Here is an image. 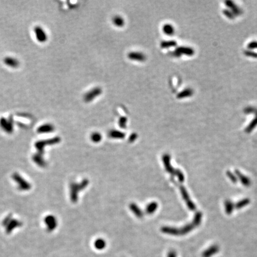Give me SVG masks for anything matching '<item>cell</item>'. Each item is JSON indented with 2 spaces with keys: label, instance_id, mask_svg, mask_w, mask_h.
I'll return each instance as SVG.
<instances>
[{
  "label": "cell",
  "instance_id": "8",
  "mask_svg": "<svg viewBox=\"0 0 257 257\" xmlns=\"http://www.w3.org/2000/svg\"><path fill=\"white\" fill-rule=\"evenodd\" d=\"M219 251V248L217 245H212L202 253V257H211L217 254Z\"/></svg>",
  "mask_w": 257,
  "mask_h": 257
},
{
  "label": "cell",
  "instance_id": "22",
  "mask_svg": "<svg viewBox=\"0 0 257 257\" xmlns=\"http://www.w3.org/2000/svg\"><path fill=\"white\" fill-rule=\"evenodd\" d=\"M225 207H226V211L227 213H230L232 211V207H233V204L230 201H227L225 203Z\"/></svg>",
  "mask_w": 257,
  "mask_h": 257
},
{
  "label": "cell",
  "instance_id": "6",
  "mask_svg": "<svg viewBox=\"0 0 257 257\" xmlns=\"http://www.w3.org/2000/svg\"><path fill=\"white\" fill-rule=\"evenodd\" d=\"M128 58L137 62H144L146 59L144 54L141 52H131L128 54Z\"/></svg>",
  "mask_w": 257,
  "mask_h": 257
},
{
  "label": "cell",
  "instance_id": "25",
  "mask_svg": "<svg viewBox=\"0 0 257 257\" xmlns=\"http://www.w3.org/2000/svg\"><path fill=\"white\" fill-rule=\"evenodd\" d=\"M137 135L136 134H135V133H133L130 136V138H129V141L130 142H133V141H135V140H136V138H137Z\"/></svg>",
  "mask_w": 257,
  "mask_h": 257
},
{
  "label": "cell",
  "instance_id": "2",
  "mask_svg": "<svg viewBox=\"0 0 257 257\" xmlns=\"http://www.w3.org/2000/svg\"><path fill=\"white\" fill-rule=\"evenodd\" d=\"M102 93V89L100 88L96 87L90 90L84 95V100L86 102L92 101L96 97L101 95Z\"/></svg>",
  "mask_w": 257,
  "mask_h": 257
},
{
  "label": "cell",
  "instance_id": "24",
  "mask_svg": "<svg viewBox=\"0 0 257 257\" xmlns=\"http://www.w3.org/2000/svg\"><path fill=\"white\" fill-rule=\"evenodd\" d=\"M167 257H177V253L176 251L173 250L170 251L167 255Z\"/></svg>",
  "mask_w": 257,
  "mask_h": 257
},
{
  "label": "cell",
  "instance_id": "19",
  "mask_svg": "<svg viewBox=\"0 0 257 257\" xmlns=\"http://www.w3.org/2000/svg\"><path fill=\"white\" fill-rule=\"evenodd\" d=\"M52 130H53V126L49 124H47V125L41 126L38 129V131L39 132H48L52 131Z\"/></svg>",
  "mask_w": 257,
  "mask_h": 257
},
{
  "label": "cell",
  "instance_id": "7",
  "mask_svg": "<svg viewBox=\"0 0 257 257\" xmlns=\"http://www.w3.org/2000/svg\"><path fill=\"white\" fill-rule=\"evenodd\" d=\"M3 62L4 64L12 68H17L19 65V62L12 57H6L4 58Z\"/></svg>",
  "mask_w": 257,
  "mask_h": 257
},
{
  "label": "cell",
  "instance_id": "15",
  "mask_svg": "<svg viewBox=\"0 0 257 257\" xmlns=\"http://www.w3.org/2000/svg\"><path fill=\"white\" fill-rule=\"evenodd\" d=\"M0 125L4 129H5L8 131H10L12 129L10 122H9L6 118H1L0 119Z\"/></svg>",
  "mask_w": 257,
  "mask_h": 257
},
{
  "label": "cell",
  "instance_id": "5",
  "mask_svg": "<svg viewBox=\"0 0 257 257\" xmlns=\"http://www.w3.org/2000/svg\"><path fill=\"white\" fill-rule=\"evenodd\" d=\"M180 192L182 193V195L183 196V199L186 202V204H187V205L188 206V207L191 210H194L196 207L194 205V204H193L192 202L190 200L189 195L186 192V190L185 189V188L183 186H180Z\"/></svg>",
  "mask_w": 257,
  "mask_h": 257
},
{
  "label": "cell",
  "instance_id": "10",
  "mask_svg": "<svg viewBox=\"0 0 257 257\" xmlns=\"http://www.w3.org/2000/svg\"><path fill=\"white\" fill-rule=\"evenodd\" d=\"M108 136L112 139H123L125 137V134L118 130H112L108 133Z\"/></svg>",
  "mask_w": 257,
  "mask_h": 257
},
{
  "label": "cell",
  "instance_id": "17",
  "mask_svg": "<svg viewBox=\"0 0 257 257\" xmlns=\"http://www.w3.org/2000/svg\"><path fill=\"white\" fill-rule=\"evenodd\" d=\"M192 94V91L189 89H187L185 90H183L182 92L179 93L177 95V98H186L188 96H189L191 95Z\"/></svg>",
  "mask_w": 257,
  "mask_h": 257
},
{
  "label": "cell",
  "instance_id": "1",
  "mask_svg": "<svg viewBox=\"0 0 257 257\" xmlns=\"http://www.w3.org/2000/svg\"><path fill=\"white\" fill-rule=\"evenodd\" d=\"M162 161L165 168L168 173L171 174L172 176L176 175L180 182L184 180V176L183 173L179 170H175L170 164V156L169 154H164L162 156Z\"/></svg>",
  "mask_w": 257,
  "mask_h": 257
},
{
  "label": "cell",
  "instance_id": "20",
  "mask_svg": "<svg viewBox=\"0 0 257 257\" xmlns=\"http://www.w3.org/2000/svg\"><path fill=\"white\" fill-rule=\"evenodd\" d=\"M237 173H238V175L240 176L241 182H242V183H243V184H244V185H245L246 186L249 185L250 184V181H249V180L248 179V178H247V177H245L244 176H242V175H241V173H240L239 172H237Z\"/></svg>",
  "mask_w": 257,
  "mask_h": 257
},
{
  "label": "cell",
  "instance_id": "18",
  "mask_svg": "<svg viewBox=\"0 0 257 257\" xmlns=\"http://www.w3.org/2000/svg\"><path fill=\"white\" fill-rule=\"evenodd\" d=\"M176 45V42L173 41H164L162 42L161 44V47L162 48H167L169 47H175Z\"/></svg>",
  "mask_w": 257,
  "mask_h": 257
},
{
  "label": "cell",
  "instance_id": "16",
  "mask_svg": "<svg viewBox=\"0 0 257 257\" xmlns=\"http://www.w3.org/2000/svg\"><path fill=\"white\" fill-rule=\"evenodd\" d=\"M91 139L92 142L95 143H98L101 141L102 135L98 132H94L91 135Z\"/></svg>",
  "mask_w": 257,
  "mask_h": 257
},
{
  "label": "cell",
  "instance_id": "3",
  "mask_svg": "<svg viewBox=\"0 0 257 257\" xmlns=\"http://www.w3.org/2000/svg\"><path fill=\"white\" fill-rule=\"evenodd\" d=\"M34 32L36 39L40 42H44L47 40V35L41 26H37L34 28Z\"/></svg>",
  "mask_w": 257,
  "mask_h": 257
},
{
  "label": "cell",
  "instance_id": "4",
  "mask_svg": "<svg viewBox=\"0 0 257 257\" xmlns=\"http://www.w3.org/2000/svg\"><path fill=\"white\" fill-rule=\"evenodd\" d=\"M173 54L177 57L182 55H192L193 54V51L192 48L188 47H179L175 51Z\"/></svg>",
  "mask_w": 257,
  "mask_h": 257
},
{
  "label": "cell",
  "instance_id": "14",
  "mask_svg": "<svg viewBox=\"0 0 257 257\" xmlns=\"http://www.w3.org/2000/svg\"><path fill=\"white\" fill-rule=\"evenodd\" d=\"M94 246L96 249L102 250L106 246V242L102 239H98L94 242Z\"/></svg>",
  "mask_w": 257,
  "mask_h": 257
},
{
  "label": "cell",
  "instance_id": "11",
  "mask_svg": "<svg viewBox=\"0 0 257 257\" xmlns=\"http://www.w3.org/2000/svg\"><path fill=\"white\" fill-rule=\"evenodd\" d=\"M158 204L155 202H152L148 204L145 209V212L148 214H152L154 213L158 209Z\"/></svg>",
  "mask_w": 257,
  "mask_h": 257
},
{
  "label": "cell",
  "instance_id": "21",
  "mask_svg": "<svg viewBox=\"0 0 257 257\" xmlns=\"http://www.w3.org/2000/svg\"><path fill=\"white\" fill-rule=\"evenodd\" d=\"M127 118L126 117H122L120 119L118 122V125L122 128H125L126 126V123H127Z\"/></svg>",
  "mask_w": 257,
  "mask_h": 257
},
{
  "label": "cell",
  "instance_id": "13",
  "mask_svg": "<svg viewBox=\"0 0 257 257\" xmlns=\"http://www.w3.org/2000/svg\"><path fill=\"white\" fill-rule=\"evenodd\" d=\"M114 25L117 27H122L125 25V20L121 16H115L112 19Z\"/></svg>",
  "mask_w": 257,
  "mask_h": 257
},
{
  "label": "cell",
  "instance_id": "23",
  "mask_svg": "<svg viewBox=\"0 0 257 257\" xmlns=\"http://www.w3.org/2000/svg\"><path fill=\"white\" fill-rule=\"evenodd\" d=\"M249 199H245V200L241 201H240V202H239L237 204L236 207H237V208H241V207H242L245 206L246 204H248V203H249Z\"/></svg>",
  "mask_w": 257,
  "mask_h": 257
},
{
  "label": "cell",
  "instance_id": "9",
  "mask_svg": "<svg viewBox=\"0 0 257 257\" xmlns=\"http://www.w3.org/2000/svg\"><path fill=\"white\" fill-rule=\"evenodd\" d=\"M130 209L136 217L139 218H142L144 216V213L142 211L136 204H134V203L131 204L130 205Z\"/></svg>",
  "mask_w": 257,
  "mask_h": 257
},
{
  "label": "cell",
  "instance_id": "12",
  "mask_svg": "<svg viewBox=\"0 0 257 257\" xmlns=\"http://www.w3.org/2000/svg\"><path fill=\"white\" fill-rule=\"evenodd\" d=\"M162 31L165 35H172L175 33V28L173 25L170 24H165L163 26Z\"/></svg>",
  "mask_w": 257,
  "mask_h": 257
}]
</instances>
